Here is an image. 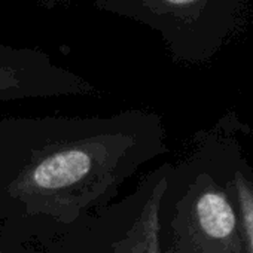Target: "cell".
<instances>
[{
	"instance_id": "3957f363",
	"label": "cell",
	"mask_w": 253,
	"mask_h": 253,
	"mask_svg": "<svg viewBox=\"0 0 253 253\" xmlns=\"http://www.w3.org/2000/svg\"><path fill=\"white\" fill-rule=\"evenodd\" d=\"M167 182L161 179L149 195L133 228L115 246L116 253H161L160 249V207Z\"/></svg>"
},
{
	"instance_id": "277c9868",
	"label": "cell",
	"mask_w": 253,
	"mask_h": 253,
	"mask_svg": "<svg viewBox=\"0 0 253 253\" xmlns=\"http://www.w3.org/2000/svg\"><path fill=\"white\" fill-rule=\"evenodd\" d=\"M234 185H235L244 234L249 243L250 253H253V188L240 173H237Z\"/></svg>"
},
{
	"instance_id": "7a4b0ae2",
	"label": "cell",
	"mask_w": 253,
	"mask_h": 253,
	"mask_svg": "<svg viewBox=\"0 0 253 253\" xmlns=\"http://www.w3.org/2000/svg\"><path fill=\"white\" fill-rule=\"evenodd\" d=\"M194 216L206 240L237 252V219L225 194L214 189L203 192L195 203Z\"/></svg>"
},
{
	"instance_id": "5b68a950",
	"label": "cell",
	"mask_w": 253,
	"mask_h": 253,
	"mask_svg": "<svg viewBox=\"0 0 253 253\" xmlns=\"http://www.w3.org/2000/svg\"><path fill=\"white\" fill-rule=\"evenodd\" d=\"M36 3H39L41 6L46 8V9H52L58 5H63V3H67L70 0H35Z\"/></svg>"
},
{
	"instance_id": "6da1fadb",
	"label": "cell",
	"mask_w": 253,
	"mask_h": 253,
	"mask_svg": "<svg viewBox=\"0 0 253 253\" xmlns=\"http://www.w3.org/2000/svg\"><path fill=\"white\" fill-rule=\"evenodd\" d=\"M97 145H69L43 157L26 174L29 191L61 194L79 188L97 174Z\"/></svg>"
}]
</instances>
